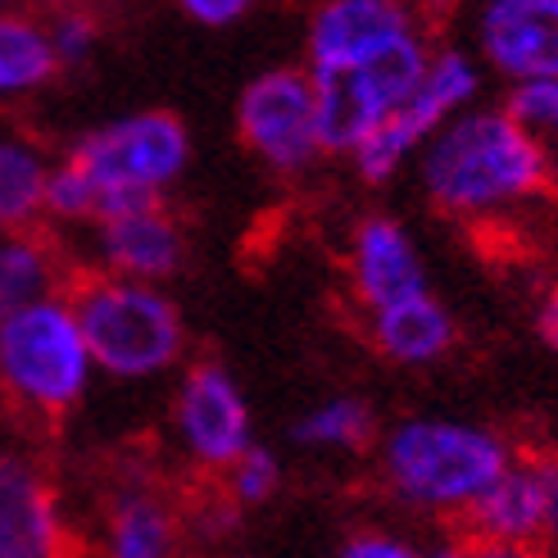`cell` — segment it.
Masks as SVG:
<instances>
[{"instance_id": "1", "label": "cell", "mask_w": 558, "mask_h": 558, "mask_svg": "<svg viewBox=\"0 0 558 558\" xmlns=\"http://www.w3.org/2000/svg\"><path fill=\"white\" fill-rule=\"evenodd\" d=\"M413 169L436 214L495 222L554 195L558 159L505 114V105H472L432 136Z\"/></svg>"}, {"instance_id": "2", "label": "cell", "mask_w": 558, "mask_h": 558, "mask_svg": "<svg viewBox=\"0 0 558 558\" xmlns=\"http://www.w3.org/2000/svg\"><path fill=\"white\" fill-rule=\"evenodd\" d=\"M518 459L505 432L468 417L409 413L377 436V472L400 509L463 522Z\"/></svg>"}, {"instance_id": "3", "label": "cell", "mask_w": 558, "mask_h": 558, "mask_svg": "<svg viewBox=\"0 0 558 558\" xmlns=\"http://www.w3.org/2000/svg\"><path fill=\"white\" fill-rule=\"evenodd\" d=\"M64 300L82 327L96 377L146 386L182 368L186 323L169 287L123 282V277L82 268L69 277Z\"/></svg>"}, {"instance_id": "4", "label": "cell", "mask_w": 558, "mask_h": 558, "mask_svg": "<svg viewBox=\"0 0 558 558\" xmlns=\"http://www.w3.org/2000/svg\"><path fill=\"white\" fill-rule=\"evenodd\" d=\"M96 386V364L64 291L0 318V400L37 423L69 417Z\"/></svg>"}, {"instance_id": "5", "label": "cell", "mask_w": 558, "mask_h": 558, "mask_svg": "<svg viewBox=\"0 0 558 558\" xmlns=\"http://www.w3.org/2000/svg\"><path fill=\"white\" fill-rule=\"evenodd\" d=\"M191 132L173 109H132L87 128L69 146L82 178L100 195V214L136 201H169L191 169Z\"/></svg>"}, {"instance_id": "6", "label": "cell", "mask_w": 558, "mask_h": 558, "mask_svg": "<svg viewBox=\"0 0 558 558\" xmlns=\"http://www.w3.org/2000/svg\"><path fill=\"white\" fill-rule=\"evenodd\" d=\"M472 105H482V64L472 60V50L436 46L417 87L404 96V105L350 155L359 182L381 186L390 178H400L423 155L432 136Z\"/></svg>"}, {"instance_id": "7", "label": "cell", "mask_w": 558, "mask_h": 558, "mask_svg": "<svg viewBox=\"0 0 558 558\" xmlns=\"http://www.w3.org/2000/svg\"><path fill=\"white\" fill-rule=\"evenodd\" d=\"M432 50L436 46L423 33V37H409V41L373 54L364 64H350V69H327V73L304 69L314 82L323 155L350 159L359 146H364L368 136L404 105V96L417 87Z\"/></svg>"}, {"instance_id": "8", "label": "cell", "mask_w": 558, "mask_h": 558, "mask_svg": "<svg viewBox=\"0 0 558 558\" xmlns=\"http://www.w3.org/2000/svg\"><path fill=\"white\" fill-rule=\"evenodd\" d=\"M236 136L268 173L300 178L323 159L314 82L300 64L264 69L236 100Z\"/></svg>"}, {"instance_id": "9", "label": "cell", "mask_w": 558, "mask_h": 558, "mask_svg": "<svg viewBox=\"0 0 558 558\" xmlns=\"http://www.w3.org/2000/svg\"><path fill=\"white\" fill-rule=\"evenodd\" d=\"M169 423L186 463L209 477H222L255 445V413H250L245 390L214 359H195L182 368Z\"/></svg>"}, {"instance_id": "10", "label": "cell", "mask_w": 558, "mask_h": 558, "mask_svg": "<svg viewBox=\"0 0 558 558\" xmlns=\"http://www.w3.org/2000/svg\"><path fill=\"white\" fill-rule=\"evenodd\" d=\"M186 264V228L169 201H136L105 209L87 228V268L123 282L169 287Z\"/></svg>"}, {"instance_id": "11", "label": "cell", "mask_w": 558, "mask_h": 558, "mask_svg": "<svg viewBox=\"0 0 558 558\" xmlns=\"http://www.w3.org/2000/svg\"><path fill=\"white\" fill-rule=\"evenodd\" d=\"M472 60L518 82H558V0H482L472 14Z\"/></svg>"}, {"instance_id": "12", "label": "cell", "mask_w": 558, "mask_h": 558, "mask_svg": "<svg viewBox=\"0 0 558 558\" xmlns=\"http://www.w3.org/2000/svg\"><path fill=\"white\" fill-rule=\"evenodd\" d=\"M423 33L413 0H318L304 27V69H350Z\"/></svg>"}, {"instance_id": "13", "label": "cell", "mask_w": 558, "mask_h": 558, "mask_svg": "<svg viewBox=\"0 0 558 558\" xmlns=\"http://www.w3.org/2000/svg\"><path fill=\"white\" fill-rule=\"evenodd\" d=\"M345 287L350 300L368 314L386 310L396 300H409L417 291H432L427 259L417 250L413 232L390 214H364L350 228L345 241Z\"/></svg>"}, {"instance_id": "14", "label": "cell", "mask_w": 558, "mask_h": 558, "mask_svg": "<svg viewBox=\"0 0 558 558\" xmlns=\"http://www.w3.org/2000/svg\"><path fill=\"white\" fill-rule=\"evenodd\" d=\"M64 499L27 454H0V558H69Z\"/></svg>"}, {"instance_id": "15", "label": "cell", "mask_w": 558, "mask_h": 558, "mask_svg": "<svg viewBox=\"0 0 558 558\" xmlns=\"http://www.w3.org/2000/svg\"><path fill=\"white\" fill-rule=\"evenodd\" d=\"M545 505H549V454H518L505 468V477L472 505V513L463 518V532L495 545L541 549Z\"/></svg>"}, {"instance_id": "16", "label": "cell", "mask_w": 558, "mask_h": 558, "mask_svg": "<svg viewBox=\"0 0 558 558\" xmlns=\"http://www.w3.org/2000/svg\"><path fill=\"white\" fill-rule=\"evenodd\" d=\"M100 558H178L182 513L150 482H123L105 495L96 522Z\"/></svg>"}, {"instance_id": "17", "label": "cell", "mask_w": 558, "mask_h": 558, "mask_svg": "<svg viewBox=\"0 0 558 558\" xmlns=\"http://www.w3.org/2000/svg\"><path fill=\"white\" fill-rule=\"evenodd\" d=\"M373 350L396 368H432L459 345V323L436 291H417L364 318Z\"/></svg>"}, {"instance_id": "18", "label": "cell", "mask_w": 558, "mask_h": 558, "mask_svg": "<svg viewBox=\"0 0 558 558\" xmlns=\"http://www.w3.org/2000/svg\"><path fill=\"white\" fill-rule=\"evenodd\" d=\"M69 259L54 236L37 232H0V318L19 314L46 295L69 287Z\"/></svg>"}, {"instance_id": "19", "label": "cell", "mask_w": 558, "mask_h": 558, "mask_svg": "<svg viewBox=\"0 0 558 558\" xmlns=\"http://www.w3.org/2000/svg\"><path fill=\"white\" fill-rule=\"evenodd\" d=\"M60 77L46 23L27 10H0V105L41 96Z\"/></svg>"}, {"instance_id": "20", "label": "cell", "mask_w": 558, "mask_h": 558, "mask_svg": "<svg viewBox=\"0 0 558 558\" xmlns=\"http://www.w3.org/2000/svg\"><path fill=\"white\" fill-rule=\"evenodd\" d=\"M50 155L19 132H0V232H37L46 222Z\"/></svg>"}, {"instance_id": "21", "label": "cell", "mask_w": 558, "mask_h": 558, "mask_svg": "<svg viewBox=\"0 0 558 558\" xmlns=\"http://www.w3.org/2000/svg\"><path fill=\"white\" fill-rule=\"evenodd\" d=\"M291 440L310 454H359L377 445V417L373 404L359 396H327L310 413H300Z\"/></svg>"}, {"instance_id": "22", "label": "cell", "mask_w": 558, "mask_h": 558, "mask_svg": "<svg viewBox=\"0 0 558 558\" xmlns=\"http://www.w3.org/2000/svg\"><path fill=\"white\" fill-rule=\"evenodd\" d=\"M96 218H100L96 186L82 178V169L73 159H54L50 178H46V222H54V228H82V232H87Z\"/></svg>"}, {"instance_id": "23", "label": "cell", "mask_w": 558, "mask_h": 558, "mask_svg": "<svg viewBox=\"0 0 558 558\" xmlns=\"http://www.w3.org/2000/svg\"><path fill=\"white\" fill-rule=\"evenodd\" d=\"M277 490H282V459L259 440L222 472V499H228L236 513L241 509H264Z\"/></svg>"}, {"instance_id": "24", "label": "cell", "mask_w": 558, "mask_h": 558, "mask_svg": "<svg viewBox=\"0 0 558 558\" xmlns=\"http://www.w3.org/2000/svg\"><path fill=\"white\" fill-rule=\"evenodd\" d=\"M499 105L541 150L558 159V82H518Z\"/></svg>"}, {"instance_id": "25", "label": "cell", "mask_w": 558, "mask_h": 558, "mask_svg": "<svg viewBox=\"0 0 558 558\" xmlns=\"http://www.w3.org/2000/svg\"><path fill=\"white\" fill-rule=\"evenodd\" d=\"M41 23H46L54 60H60V73L64 69H82L100 46V23H96V14L87 5H50V14Z\"/></svg>"}, {"instance_id": "26", "label": "cell", "mask_w": 558, "mask_h": 558, "mask_svg": "<svg viewBox=\"0 0 558 558\" xmlns=\"http://www.w3.org/2000/svg\"><path fill=\"white\" fill-rule=\"evenodd\" d=\"M331 558H417V545L400 532H386V526H368V532L341 541Z\"/></svg>"}, {"instance_id": "27", "label": "cell", "mask_w": 558, "mask_h": 558, "mask_svg": "<svg viewBox=\"0 0 558 558\" xmlns=\"http://www.w3.org/2000/svg\"><path fill=\"white\" fill-rule=\"evenodd\" d=\"M417 558H541L536 549H518V545H495V541H477V536H450L436 541L427 549H417Z\"/></svg>"}, {"instance_id": "28", "label": "cell", "mask_w": 558, "mask_h": 558, "mask_svg": "<svg viewBox=\"0 0 558 558\" xmlns=\"http://www.w3.org/2000/svg\"><path fill=\"white\" fill-rule=\"evenodd\" d=\"M173 5L201 27H232L255 10L259 0H173Z\"/></svg>"}, {"instance_id": "29", "label": "cell", "mask_w": 558, "mask_h": 558, "mask_svg": "<svg viewBox=\"0 0 558 558\" xmlns=\"http://www.w3.org/2000/svg\"><path fill=\"white\" fill-rule=\"evenodd\" d=\"M536 337L545 341V350H554L558 354V282L541 295V304H536Z\"/></svg>"}, {"instance_id": "30", "label": "cell", "mask_w": 558, "mask_h": 558, "mask_svg": "<svg viewBox=\"0 0 558 558\" xmlns=\"http://www.w3.org/2000/svg\"><path fill=\"white\" fill-rule=\"evenodd\" d=\"M545 549L558 554V459L549 454V505H545V536H541Z\"/></svg>"}, {"instance_id": "31", "label": "cell", "mask_w": 558, "mask_h": 558, "mask_svg": "<svg viewBox=\"0 0 558 558\" xmlns=\"http://www.w3.org/2000/svg\"><path fill=\"white\" fill-rule=\"evenodd\" d=\"M27 0H0V10H23Z\"/></svg>"}, {"instance_id": "32", "label": "cell", "mask_w": 558, "mask_h": 558, "mask_svg": "<svg viewBox=\"0 0 558 558\" xmlns=\"http://www.w3.org/2000/svg\"><path fill=\"white\" fill-rule=\"evenodd\" d=\"M232 558H255V554H232Z\"/></svg>"}, {"instance_id": "33", "label": "cell", "mask_w": 558, "mask_h": 558, "mask_svg": "<svg viewBox=\"0 0 558 558\" xmlns=\"http://www.w3.org/2000/svg\"><path fill=\"white\" fill-rule=\"evenodd\" d=\"M554 191H558V173H554Z\"/></svg>"}]
</instances>
